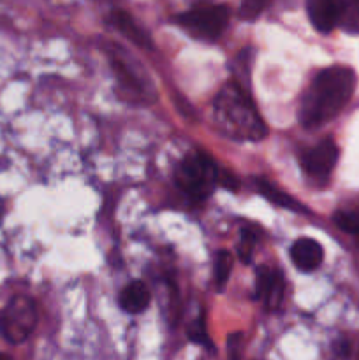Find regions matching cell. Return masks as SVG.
<instances>
[{
    "mask_svg": "<svg viewBox=\"0 0 359 360\" xmlns=\"http://www.w3.org/2000/svg\"><path fill=\"white\" fill-rule=\"evenodd\" d=\"M232 262H234V259L225 250L217 253V260H215V283H217L218 290H222L225 283H227L229 274H231L232 269Z\"/></svg>",
    "mask_w": 359,
    "mask_h": 360,
    "instance_id": "obj_15",
    "label": "cell"
},
{
    "mask_svg": "<svg viewBox=\"0 0 359 360\" xmlns=\"http://www.w3.org/2000/svg\"><path fill=\"white\" fill-rule=\"evenodd\" d=\"M150 290H148L146 285L143 281H132V283L127 285L125 288L120 294V306L122 309H125L127 313H143L144 309L150 304Z\"/></svg>",
    "mask_w": 359,
    "mask_h": 360,
    "instance_id": "obj_10",
    "label": "cell"
},
{
    "mask_svg": "<svg viewBox=\"0 0 359 360\" xmlns=\"http://www.w3.org/2000/svg\"><path fill=\"white\" fill-rule=\"evenodd\" d=\"M241 350H243V334H231L227 341V352L229 360H241Z\"/></svg>",
    "mask_w": 359,
    "mask_h": 360,
    "instance_id": "obj_20",
    "label": "cell"
},
{
    "mask_svg": "<svg viewBox=\"0 0 359 360\" xmlns=\"http://www.w3.org/2000/svg\"><path fill=\"white\" fill-rule=\"evenodd\" d=\"M109 20H111V23L115 25V27L118 28V30L122 32L127 39H130L134 44L141 46V48H146V49L151 48V41H150V37H148V34L143 30V28L137 27L136 21L130 18V14L127 13V11L115 9L111 14H109Z\"/></svg>",
    "mask_w": 359,
    "mask_h": 360,
    "instance_id": "obj_11",
    "label": "cell"
},
{
    "mask_svg": "<svg viewBox=\"0 0 359 360\" xmlns=\"http://www.w3.org/2000/svg\"><path fill=\"white\" fill-rule=\"evenodd\" d=\"M355 90V74L351 67L333 65L320 70L299 105V122L305 129H317L331 122L347 105Z\"/></svg>",
    "mask_w": 359,
    "mask_h": 360,
    "instance_id": "obj_1",
    "label": "cell"
},
{
    "mask_svg": "<svg viewBox=\"0 0 359 360\" xmlns=\"http://www.w3.org/2000/svg\"><path fill=\"white\" fill-rule=\"evenodd\" d=\"M213 116L218 130L234 141H260L267 136L266 123L257 112L248 91L238 81H229L217 94Z\"/></svg>",
    "mask_w": 359,
    "mask_h": 360,
    "instance_id": "obj_2",
    "label": "cell"
},
{
    "mask_svg": "<svg viewBox=\"0 0 359 360\" xmlns=\"http://www.w3.org/2000/svg\"><path fill=\"white\" fill-rule=\"evenodd\" d=\"M187 334H189V340L194 341V343H196V345H201V347L211 348V350H213V345H211L210 336H208V333H206V323H204V315H201L199 319L194 320V322L190 323V327H189V330H187Z\"/></svg>",
    "mask_w": 359,
    "mask_h": 360,
    "instance_id": "obj_17",
    "label": "cell"
},
{
    "mask_svg": "<svg viewBox=\"0 0 359 360\" xmlns=\"http://www.w3.org/2000/svg\"><path fill=\"white\" fill-rule=\"evenodd\" d=\"M0 360H11L9 357H7V355H4V354H0Z\"/></svg>",
    "mask_w": 359,
    "mask_h": 360,
    "instance_id": "obj_21",
    "label": "cell"
},
{
    "mask_svg": "<svg viewBox=\"0 0 359 360\" xmlns=\"http://www.w3.org/2000/svg\"><path fill=\"white\" fill-rule=\"evenodd\" d=\"M284 274L267 266H260L256 276V299H263L267 309H277L284 301Z\"/></svg>",
    "mask_w": 359,
    "mask_h": 360,
    "instance_id": "obj_7",
    "label": "cell"
},
{
    "mask_svg": "<svg viewBox=\"0 0 359 360\" xmlns=\"http://www.w3.org/2000/svg\"><path fill=\"white\" fill-rule=\"evenodd\" d=\"M310 21L320 34H329L334 27H338V13L340 2L334 0H312L306 6Z\"/></svg>",
    "mask_w": 359,
    "mask_h": 360,
    "instance_id": "obj_9",
    "label": "cell"
},
{
    "mask_svg": "<svg viewBox=\"0 0 359 360\" xmlns=\"http://www.w3.org/2000/svg\"><path fill=\"white\" fill-rule=\"evenodd\" d=\"M113 67H115L116 76H118L120 83H122L123 86L130 88V90L137 91V94H139V91H143V84H141V81L137 79L136 74H134L132 70H130V67L127 65V63L123 62V60L115 58V60H113Z\"/></svg>",
    "mask_w": 359,
    "mask_h": 360,
    "instance_id": "obj_16",
    "label": "cell"
},
{
    "mask_svg": "<svg viewBox=\"0 0 359 360\" xmlns=\"http://www.w3.org/2000/svg\"><path fill=\"white\" fill-rule=\"evenodd\" d=\"M256 188L259 190V193L263 197H266L267 200H271L273 204H277V206L280 207H287V210H292V211H305V207L301 206V204L298 202L296 199H292L289 193L282 192V190H278L277 186L271 185L267 179H263V178H256Z\"/></svg>",
    "mask_w": 359,
    "mask_h": 360,
    "instance_id": "obj_12",
    "label": "cell"
},
{
    "mask_svg": "<svg viewBox=\"0 0 359 360\" xmlns=\"http://www.w3.org/2000/svg\"><path fill=\"white\" fill-rule=\"evenodd\" d=\"M218 171L213 158L204 151H192L176 169V185L194 200H204L218 185Z\"/></svg>",
    "mask_w": 359,
    "mask_h": 360,
    "instance_id": "obj_3",
    "label": "cell"
},
{
    "mask_svg": "<svg viewBox=\"0 0 359 360\" xmlns=\"http://www.w3.org/2000/svg\"><path fill=\"white\" fill-rule=\"evenodd\" d=\"M333 220L338 229H341L347 234L359 236V202L348 204L334 211Z\"/></svg>",
    "mask_w": 359,
    "mask_h": 360,
    "instance_id": "obj_14",
    "label": "cell"
},
{
    "mask_svg": "<svg viewBox=\"0 0 359 360\" xmlns=\"http://www.w3.org/2000/svg\"><path fill=\"white\" fill-rule=\"evenodd\" d=\"M37 326V306L27 295H14L0 311V336L11 345L28 340Z\"/></svg>",
    "mask_w": 359,
    "mask_h": 360,
    "instance_id": "obj_4",
    "label": "cell"
},
{
    "mask_svg": "<svg viewBox=\"0 0 359 360\" xmlns=\"http://www.w3.org/2000/svg\"><path fill=\"white\" fill-rule=\"evenodd\" d=\"M336 162L338 146L331 139L322 141L303 155V169L310 178L317 179V181H326L333 172Z\"/></svg>",
    "mask_w": 359,
    "mask_h": 360,
    "instance_id": "obj_6",
    "label": "cell"
},
{
    "mask_svg": "<svg viewBox=\"0 0 359 360\" xmlns=\"http://www.w3.org/2000/svg\"><path fill=\"white\" fill-rule=\"evenodd\" d=\"M338 27L351 35H359V0L340 2Z\"/></svg>",
    "mask_w": 359,
    "mask_h": 360,
    "instance_id": "obj_13",
    "label": "cell"
},
{
    "mask_svg": "<svg viewBox=\"0 0 359 360\" xmlns=\"http://www.w3.org/2000/svg\"><path fill=\"white\" fill-rule=\"evenodd\" d=\"M291 259L303 273H312L322 264L324 250L315 239L299 238L291 248Z\"/></svg>",
    "mask_w": 359,
    "mask_h": 360,
    "instance_id": "obj_8",
    "label": "cell"
},
{
    "mask_svg": "<svg viewBox=\"0 0 359 360\" xmlns=\"http://www.w3.org/2000/svg\"><path fill=\"white\" fill-rule=\"evenodd\" d=\"M257 243V236L253 234L252 229H243L241 231V239L238 243V248H236V253L241 259V262L248 264L252 260V253H253V246Z\"/></svg>",
    "mask_w": 359,
    "mask_h": 360,
    "instance_id": "obj_18",
    "label": "cell"
},
{
    "mask_svg": "<svg viewBox=\"0 0 359 360\" xmlns=\"http://www.w3.org/2000/svg\"><path fill=\"white\" fill-rule=\"evenodd\" d=\"M266 6H267L266 2H245L241 4V7H239L238 16L245 21L256 20V18L266 9Z\"/></svg>",
    "mask_w": 359,
    "mask_h": 360,
    "instance_id": "obj_19",
    "label": "cell"
},
{
    "mask_svg": "<svg viewBox=\"0 0 359 360\" xmlns=\"http://www.w3.org/2000/svg\"><path fill=\"white\" fill-rule=\"evenodd\" d=\"M176 20L196 37L213 41L227 27L229 9L220 4H199L180 14Z\"/></svg>",
    "mask_w": 359,
    "mask_h": 360,
    "instance_id": "obj_5",
    "label": "cell"
}]
</instances>
